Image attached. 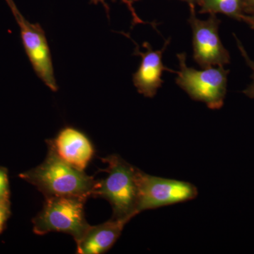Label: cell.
<instances>
[{
    "mask_svg": "<svg viewBox=\"0 0 254 254\" xmlns=\"http://www.w3.org/2000/svg\"><path fill=\"white\" fill-rule=\"evenodd\" d=\"M48 147L44 161L36 168L21 173L20 177L36 187L46 198L92 196L97 185L93 177L65 163L51 147Z\"/></svg>",
    "mask_w": 254,
    "mask_h": 254,
    "instance_id": "obj_1",
    "label": "cell"
},
{
    "mask_svg": "<svg viewBox=\"0 0 254 254\" xmlns=\"http://www.w3.org/2000/svg\"><path fill=\"white\" fill-rule=\"evenodd\" d=\"M107 168L104 180L97 181L92 196L108 200L113 218L129 222L138 215V174L140 170L121 157L111 155L102 159Z\"/></svg>",
    "mask_w": 254,
    "mask_h": 254,
    "instance_id": "obj_2",
    "label": "cell"
},
{
    "mask_svg": "<svg viewBox=\"0 0 254 254\" xmlns=\"http://www.w3.org/2000/svg\"><path fill=\"white\" fill-rule=\"evenodd\" d=\"M87 199L81 196L46 198L41 211L33 219V232L38 235L64 232L71 235L77 242L90 226L85 218Z\"/></svg>",
    "mask_w": 254,
    "mask_h": 254,
    "instance_id": "obj_3",
    "label": "cell"
},
{
    "mask_svg": "<svg viewBox=\"0 0 254 254\" xmlns=\"http://www.w3.org/2000/svg\"><path fill=\"white\" fill-rule=\"evenodd\" d=\"M180 71H177L176 83L192 100L204 103L211 110L223 106L227 94V76L230 71L223 66L204 68L201 71L189 67L186 53L177 55Z\"/></svg>",
    "mask_w": 254,
    "mask_h": 254,
    "instance_id": "obj_4",
    "label": "cell"
},
{
    "mask_svg": "<svg viewBox=\"0 0 254 254\" xmlns=\"http://www.w3.org/2000/svg\"><path fill=\"white\" fill-rule=\"evenodd\" d=\"M198 189L190 182L138 174V213L184 203L196 198Z\"/></svg>",
    "mask_w": 254,
    "mask_h": 254,
    "instance_id": "obj_5",
    "label": "cell"
},
{
    "mask_svg": "<svg viewBox=\"0 0 254 254\" xmlns=\"http://www.w3.org/2000/svg\"><path fill=\"white\" fill-rule=\"evenodd\" d=\"M20 28L21 42L33 71L52 91H58L53 58L46 32L40 23L29 22L18 8L11 10Z\"/></svg>",
    "mask_w": 254,
    "mask_h": 254,
    "instance_id": "obj_6",
    "label": "cell"
},
{
    "mask_svg": "<svg viewBox=\"0 0 254 254\" xmlns=\"http://www.w3.org/2000/svg\"><path fill=\"white\" fill-rule=\"evenodd\" d=\"M190 17L188 22L191 26L193 58L200 67L224 66L230 63V55L222 45L219 36L220 19L216 14H210L207 20L196 17L195 5L190 4Z\"/></svg>",
    "mask_w": 254,
    "mask_h": 254,
    "instance_id": "obj_7",
    "label": "cell"
},
{
    "mask_svg": "<svg viewBox=\"0 0 254 254\" xmlns=\"http://www.w3.org/2000/svg\"><path fill=\"white\" fill-rule=\"evenodd\" d=\"M123 34L136 44L133 55H138L141 58L139 67L133 75V84L140 94L144 95L146 98H153L163 83L161 78L163 71L167 70L171 72H175L165 67L162 60L163 53L170 44V38L165 42V45L161 50L156 51L152 49L151 46L148 42H145L143 46L146 49V51L142 53L138 49V45L131 39V37L125 33Z\"/></svg>",
    "mask_w": 254,
    "mask_h": 254,
    "instance_id": "obj_8",
    "label": "cell"
},
{
    "mask_svg": "<svg viewBox=\"0 0 254 254\" xmlns=\"http://www.w3.org/2000/svg\"><path fill=\"white\" fill-rule=\"evenodd\" d=\"M60 159L71 167L84 172L94 154L91 141L85 133L73 127H65L56 137L48 141Z\"/></svg>",
    "mask_w": 254,
    "mask_h": 254,
    "instance_id": "obj_9",
    "label": "cell"
},
{
    "mask_svg": "<svg viewBox=\"0 0 254 254\" xmlns=\"http://www.w3.org/2000/svg\"><path fill=\"white\" fill-rule=\"evenodd\" d=\"M128 221L112 218L100 225L87 229L83 236L76 242V253L79 254H102L113 247L121 235Z\"/></svg>",
    "mask_w": 254,
    "mask_h": 254,
    "instance_id": "obj_10",
    "label": "cell"
},
{
    "mask_svg": "<svg viewBox=\"0 0 254 254\" xmlns=\"http://www.w3.org/2000/svg\"><path fill=\"white\" fill-rule=\"evenodd\" d=\"M200 14L227 15L242 21L244 13L243 0H200Z\"/></svg>",
    "mask_w": 254,
    "mask_h": 254,
    "instance_id": "obj_11",
    "label": "cell"
},
{
    "mask_svg": "<svg viewBox=\"0 0 254 254\" xmlns=\"http://www.w3.org/2000/svg\"><path fill=\"white\" fill-rule=\"evenodd\" d=\"M234 36H235V39H236L237 47H238L239 50H240L242 56L245 58L246 63H247L248 66H250V67L252 68V71H253V73H252V78H253V82H252V84H250V86L246 88L245 91H243V93H245L247 96H248L249 98H254V62L253 60L250 59V57H249V55H247V52H246L245 48L242 46L240 40L237 38L235 34H234Z\"/></svg>",
    "mask_w": 254,
    "mask_h": 254,
    "instance_id": "obj_12",
    "label": "cell"
},
{
    "mask_svg": "<svg viewBox=\"0 0 254 254\" xmlns=\"http://www.w3.org/2000/svg\"><path fill=\"white\" fill-rule=\"evenodd\" d=\"M9 182L7 170L0 167V199L9 201Z\"/></svg>",
    "mask_w": 254,
    "mask_h": 254,
    "instance_id": "obj_13",
    "label": "cell"
},
{
    "mask_svg": "<svg viewBox=\"0 0 254 254\" xmlns=\"http://www.w3.org/2000/svg\"><path fill=\"white\" fill-rule=\"evenodd\" d=\"M90 1L94 4H99V3H101L105 8V9H106L108 14H109V7H108V5L107 4V3L105 2L106 0H90ZM121 1L127 5V7H128L129 11H131L132 17H133V26L136 24H140V23H145V21H142L141 18L138 17V15L136 14V11L133 9L131 0H121Z\"/></svg>",
    "mask_w": 254,
    "mask_h": 254,
    "instance_id": "obj_14",
    "label": "cell"
},
{
    "mask_svg": "<svg viewBox=\"0 0 254 254\" xmlns=\"http://www.w3.org/2000/svg\"><path fill=\"white\" fill-rule=\"evenodd\" d=\"M10 216V203H0V234Z\"/></svg>",
    "mask_w": 254,
    "mask_h": 254,
    "instance_id": "obj_15",
    "label": "cell"
},
{
    "mask_svg": "<svg viewBox=\"0 0 254 254\" xmlns=\"http://www.w3.org/2000/svg\"><path fill=\"white\" fill-rule=\"evenodd\" d=\"M243 7L245 14H254V0H243Z\"/></svg>",
    "mask_w": 254,
    "mask_h": 254,
    "instance_id": "obj_16",
    "label": "cell"
},
{
    "mask_svg": "<svg viewBox=\"0 0 254 254\" xmlns=\"http://www.w3.org/2000/svg\"><path fill=\"white\" fill-rule=\"evenodd\" d=\"M242 21H245L252 29H254V17L251 15L245 14L242 17Z\"/></svg>",
    "mask_w": 254,
    "mask_h": 254,
    "instance_id": "obj_17",
    "label": "cell"
},
{
    "mask_svg": "<svg viewBox=\"0 0 254 254\" xmlns=\"http://www.w3.org/2000/svg\"><path fill=\"white\" fill-rule=\"evenodd\" d=\"M138 1V0H131V3L134 2V1ZM182 1H186L189 4H199L200 0H182Z\"/></svg>",
    "mask_w": 254,
    "mask_h": 254,
    "instance_id": "obj_18",
    "label": "cell"
},
{
    "mask_svg": "<svg viewBox=\"0 0 254 254\" xmlns=\"http://www.w3.org/2000/svg\"><path fill=\"white\" fill-rule=\"evenodd\" d=\"M6 1L7 2L9 6H10V9H11V7L12 8L13 6H15V3L13 0H6Z\"/></svg>",
    "mask_w": 254,
    "mask_h": 254,
    "instance_id": "obj_19",
    "label": "cell"
},
{
    "mask_svg": "<svg viewBox=\"0 0 254 254\" xmlns=\"http://www.w3.org/2000/svg\"><path fill=\"white\" fill-rule=\"evenodd\" d=\"M10 203V201H5V200H2L0 199V203Z\"/></svg>",
    "mask_w": 254,
    "mask_h": 254,
    "instance_id": "obj_20",
    "label": "cell"
},
{
    "mask_svg": "<svg viewBox=\"0 0 254 254\" xmlns=\"http://www.w3.org/2000/svg\"><path fill=\"white\" fill-rule=\"evenodd\" d=\"M251 16H254V14H253V15H251Z\"/></svg>",
    "mask_w": 254,
    "mask_h": 254,
    "instance_id": "obj_21",
    "label": "cell"
}]
</instances>
